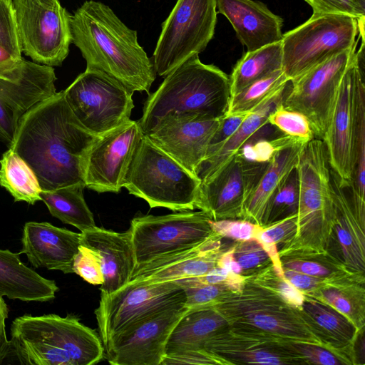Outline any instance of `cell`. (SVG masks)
I'll return each mask as SVG.
<instances>
[{"label": "cell", "mask_w": 365, "mask_h": 365, "mask_svg": "<svg viewBox=\"0 0 365 365\" xmlns=\"http://www.w3.org/2000/svg\"><path fill=\"white\" fill-rule=\"evenodd\" d=\"M96 137L75 117L62 91L21 117L9 147L30 166L42 190H53L85 185L86 158Z\"/></svg>", "instance_id": "obj_1"}, {"label": "cell", "mask_w": 365, "mask_h": 365, "mask_svg": "<svg viewBox=\"0 0 365 365\" xmlns=\"http://www.w3.org/2000/svg\"><path fill=\"white\" fill-rule=\"evenodd\" d=\"M71 40L96 71L129 91L149 93L156 77L153 63L128 28L102 2L86 1L71 15Z\"/></svg>", "instance_id": "obj_2"}, {"label": "cell", "mask_w": 365, "mask_h": 365, "mask_svg": "<svg viewBox=\"0 0 365 365\" xmlns=\"http://www.w3.org/2000/svg\"><path fill=\"white\" fill-rule=\"evenodd\" d=\"M12 355L21 364L92 365L103 358L98 334L72 315H24L11 326Z\"/></svg>", "instance_id": "obj_3"}, {"label": "cell", "mask_w": 365, "mask_h": 365, "mask_svg": "<svg viewBox=\"0 0 365 365\" xmlns=\"http://www.w3.org/2000/svg\"><path fill=\"white\" fill-rule=\"evenodd\" d=\"M230 101V76L195 55L167 75L144 103L138 120L144 134L170 113H193L207 118H223Z\"/></svg>", "instance_id": "obj_4"}, {"label": "cell", "mask_w": 365, "mask_h": 365, "mask_svg": "<svg viewBox=\"0 0 365 365\" xmlns=\"http://www.w3.org/2000/svg\"><path fill=\"white\" fill-rule=\"evenodd\" d=\"M296 170L299 182L297 233L290 242L279 248V256L299 251L330 252L334 208L331 168L322 140L313 138L302 145Z\"/></svg>", "instance_id": "obj_5"}, {"label": "cell", "mask_w": 365, "mask_h": 365, "mask_svg": "<svg viewBox=\"0 0 365 365\" xmlns=\"http://www.w3.org/2000/svg\"><path fill=\"white\" fill-rule=\"evenodd\" d=\"M200 180L144 135L134 154L123 187L151 208L192 210Z\"/></svg>", "instance_id": "obj_6"}, {"label": "cell", "mask_w": 365, "mask_h": 365, "mask_svg": "<svg viewBox=\"0 0 365 365\" xmlns=\"http://www.w3.org/2000/svg\"><path fill=\"white\" fill-rule=\"evenodd\" d=\"M212 307L225 318L229 325L247 326L291 341L324 346L304 320L300 309L246 276L240 291L225 295Z\"/></svg>", "instance_id": "obj_7"}, {"label": "cell", "mask_w": 365, "mask_h": 365, "mask_svg": "<svg viewBox=\"0 0 365 365\" xmlns=\"http://www.w3.org/2000/svg\"><path fill=\"white\" fill-rule=\"evenodd\" d=\"M358 21L343 14L312 15L283 34L282 70L291 80L356 43Z\"/></svg>", "instance_id": "obj_8"}, {"label": "cell", "mask_w": 365, "mask_h": 365, "mask_svg": "<svg viewBox=\"0 0 365 365\" xmlns=\"http://www.w3.org/2000/svg\"><path fill=\"white\" fill-rule=\"evenodd\" d=\"M217 0H178L162 24L153 53L156 74L165 77L207 47L215 34Z\"/></svg>", "instance_id": "obj_9"}, {"label": "cell", "mask_w": 365, "mask_h": 365, "mask_svg": "<svg viewBox=\"0 0 365 365\" xmlns=\"http://www.w3.org/2000/svg\"><path fill=\"white\" fill-rule=\"evenodd\" d=\"M21 52L35 63L61 66L72 43L71 14L59 0H12Z\"/></svg>", "instance_id": "obj_10"}, {"label": "cell", "mask_w": 365, "mask_h": 365, "mask_svg": "<svg viewBox=\"0 0 365 365\" xmlns=\"http://www.w3.org/2000/svg\"><path fill=\"white\" fill-rule=\"evenodd\" d=\"M212 220L202 210L134 217L129 230L135 253V268L156 257L202 243L215 232Z\"/></svg>", "instance_id": "obj_11"}, {"label": "cell", "mask_w": 365, "mask_h": 365, "mask_svg": "<svg viewBox=\"0 0 365 365\" xmlns=\"http://www.w3.org/2000/svg\"><path fill=\"white\" fill-rule=\"evenodd\" d=\"M185 302L184 289L175 281L155 284L129 282L112 294H101L95 314L103 345L135 323Z\"/></svg>", "instance_id": "obj_12"}, {"label": "cell", "mask_w": 365, "mask_h": 365, "mask_svg": "<svg viewBox=\"0 0 365 365\" xmlns=\"http://www.w3.org/2000/svg\"><path fill=\"white\" fill-rule=\"evenodd\" d=\"M63 91L80 123L98 136L130 120L133 93L102 73L87 70Z\"/></svg>", "instance_id": "obj_13"}, {"label": "cell", "mask_w": 365, "mask_h": 365, "mask_svg": "<svg viewBox=\"0 0 365 365\" xmlns=\"http://www.w3.org/2000/svg\"><path fill=\"white\" fill-rule=\"evenodd\" d=\"M356 44L291 79L286 86L282 104L305 115L319 139L325 133L339 86Z\"/></svg>", "instance_id": "obj_14"}, {"label": "cell", "mask_w": 365, "mask_h": 365, "mask_svg": "<svg viewBox=\"0 0 365 365\" xmlns=\"http://www.w3.org/2000/svg\"><path fill=\"white\" fill-rule=\"evenodd\" d=\"M143 135L138 121L130 119L97 136L86 158V187L99 193L119 192Z\"/></svg>", "instance_id": "obj_15"}, {"label": "cell", "mask_w": 365, "mask_h": 365, "mask_svg": "<svg viewBox=\"0 0 365 365\" xmlns=\"http://www.w3.org/2000/svg\"><path fill=\"white\" fill-rule=\"evenodd\" d=\"M188 309L179 304L113 336L103 346L106 359L112 365H161L168 338Z\"/></svg>", "instance_id": "obj_16"}, {"label": "cell", "mask_w": 365, "mask_h": 365, "mask_svg": "<svg viewBox=\"0 0 365 365\" xmlns=\"http://www.w3.org/2000/svg\"><path fill=\"white\" fill-rule=\"evenodd\" d=\"M291 340L240 324H230L208 339L204 348L231 364H306Z\"/></svg>", "instance_id": "obj_17"}, {"label": "cell", "mask_w": 365, "mask_h": 365, "mask_svg": "<svg viewBox=\"0 0 365 365\" xmlns=\"http://www.w3.org/2000/svg\"><path fill=\"white\" fill-rule=\"evenodd\" d=\"M267 164L248 160L237 153L219 173L201 182L195 208L213 220L242 219L245 204Z\"/></svg>", "instance_id": "obj_18"}, {"label": "cell", "mask_w": 365, "mask_h": 365, "mask_svg": "<svg viewBox=\"0 0 365 365\" xmlns=\"http://www.w3.org/2000/svg\"><path fill=\"white\" fill-rule=\"evenodd\" d=\"M51 66L23 59L11 73L0 76V139L9 146L21 117L37 103L56 93Z\"/></svg>", "instance_id": "obj_19"}, {"label": "cell", "mask_w": 365, "mask_h": 365, "mask_svg": "<svg viewBox=\"0 0 365 365\" xmlns=\"http://www.w3.org/2000/svg\"><path fill=\"white\" fill-rule=\"evenodd\" d=\"M222 118H207L188 113H170L144 135L196 175Z\"/></svg>", "instance_id": "obj_20"}, {"label": "cell", "mask_w": 365, "mask_h": 365, "mask_svg": "<svg viewBox=\"0 0 365 365\" xmlns=\"http://www.w3.org/2000/svg\"><path fill=\"white\" fill-rule=\"evenodd\" d=\"M355 53L341 80L322 139L326 147L331 170L346 184H351L354 168L353 99L357 69Z\"/></svg>", "instance_id": "obj_21"}, {"label": "cell", "mask_w": 365, "mask_h": 365, "mask_svg": "<svg viewBox=\"0 0 365 365\" xmlns=\"http://www.w3.org/2000/svg\"><path fill=\"white\" fill-rule=\"evenodd\" d=\"M224 239L214 232L194 247L156 257L134 268L129 282L155 284L202 277L217 266L220 255L229 247Z\"/></svg>", "instance_id": "obj_22"}, {"label": "cell", "mask_w": 365, "mask_h": 365, "mask_svg": "<svg viewBox=\"0 0 365 365\" xmlns=\"http://www.w3.org/2000/svg\"><path fill=\"white\" fill-rule=\"evenodd\" d=\"M334 208V243L351 271L365 272V200L354 195L351 184L344 183L331 170Z\"/></svg>", "instance_id": "obj_23"}, {"label": "cell", "mask_w": 365, "mask_h": 365, "mask_svg": "<svg viewBox=\"0 0 365 365\" xmlns=\"http://www.w3.org/2000/svg\"><path fill=\"white\" fill-rule=\"evenodd\" d=\"M81 234L48 222H28L21 239L24 253L36 268L73 273V265L81 245Z\"/></svg>", "instance_id": "obj_24"}, {"label": "cell", "mask_w": 365, "mask_h": 365, "mask_svg": "<svg viewBox=\"0 0 365 365\" xmlns=\"http://www.w3.org/2000/svg\"><path fill=\"white\" fill-rule=\"evenodd\" d=\"M81 234V245L93 250L99 259L103 276L101 294H112L125 285L135 267L130 230L117 232L96 226Z\"/></svg>", "instance_id": "obj_25"}, {"label": "cell", "mask_w": 365, "mask_h": 365, "mask_svg": "<svg viewBox=\"0 0 365 365\" xmlns=\"http://www.w3.org/2000/svg\"><path fill=\"white\" fill-rule=\"evenodd\" d=\"M217 7L247 51L282 41L283 19L264 4L253 0H217Z\"/></svg>", "instance_id": "obj_26"}, {"label": "cell", "mask_w": 365, "mask_h": 365, "mask_svg": "<svg viewBox=\"0 0 365 365\" xmlns=\"http://www.w3.org/2000/svg\"><path fill=\"white\" fill-rule=\"evenodd\" d=\"M302 315L325 348L349 365L357 364L355 343L360 331L345 316L331 306L305 295Z\"/></svg>", "instance_id": "obj_27"}, {"label": "cell", "mask_w": 365, "mask_h": 365, "mask_svg": "<svg viewBox=\"0 0 365 365\" xmlns=\"http://www.w3.org/2000/svg\"><path fill=\"white\" fill-rule=\"evenodd\" d=\"M303 145L290 146L275 153L245 204L243 220L261 227L265 225L272 200L296 168Z\"/></svg>", "instance_id": "obj_28"}, {"label": "cell", "mask_w": 365, "mask_h": 365, "mask_svg": "<svg viewBox=\"0 0 365 365\" xmlns=\"http://www.w3.org/2000/svg\"><path fill=\"white\" fill-rule=\"evenodd\" d=\"M21 253L0 250V295L24 302H47L58 291L55 281L47 279L26 266Z\"/></svg>", "instance_id": "obj_29"}, {"label": "cell", "mask_w": 365, "mask_h": 365, "mask_svg": "<svg viewBox=\"0 0 365 365\" xmlns=\"http://www.w3.org/2000/svg\"><path fill=\"white\" fill-rule=\"evenodd\" d=\"M284 91L250 113L232 135L207 149L206 157L196 172L201 182L222 170L239 153L249 139L268 123V115L276 105L282 101Z\"/></svg>", "instance_id": "obj_30"}, {"label": "cell", "mask_w": 365, "mask_h": 365, "mask_svg": "<svg viewBox=\"0 0 365 365\" xmlns=\"http://www.w3.org/2000/svg\"><path fill=\"white\" fill-rule=\"evenodd\" d=\"M228 325L225 318L212 307L188 309L173 328L165 355L205 349V342Z\"/></svg>", "instance_id": "obj_31"}, {"label": "cell", "mask_w": 365, "mask_h": 365, "mask_svg": "<svg viewBox=\"0 0 365 365\" xmlns=\"http://www.w3.org/2000/svg\"><path fill=\"white\" fill-rule=\"evenodd\" d=\"M283 269L316 277L328 283L348 281L365 282L364 274L350 270L338 257L329 252L299 251L279 256Z\"/></svg>", "instance_id": "obj_32"}, {"label": "cell", "mask_w": 365, "mask_h": 365, "mask_svg": "<svg viewBox=\"0 0 365 365\" xmlns=\"http://www.w3.org/2000/svg\"><path fill=\"white\" fill-rule=\"evenodd\" d=\"M85 187L83 184H77L53 190H41V200L52 216L82 232L96 227L93 215L83 197Z\"/></svg>", "instance_id": "obj_33"}, {"label": "cell", "mask_w": 365, "mask_h": 365, "mask_svg": "<svg viewBox=\"0 0 365 365\" xmlns=\"http://www.w3.org/2000/svg\"><path fill=\"white\" fill-rule=\"evenodd\" d=\"M279 69H282V41L247 51L230 76V98L252 83Z\"/></svg>", "instance_id": "obj_34"}, {"label": "cell", "mask_w": 365, "mask_h": 365, "mask_svg": "<svg viewBox=\"0 0 365 365\" xmlns=\"http://www.w3.org/2000/svg\"><path fill=\"white\" fill-rule=\"evenodd\" d=\"M309 297L335 309L345 316L358 329L365 327L364 282L348 281L329 283Z\"/></svg>", "instance_id": "obj_35"}, {"label": "cell", "mask_w": 365, "mask_h": 365, "mask_svg": "<svg viewBox=\"0 0 365 365\" xmlns=\"http://www.w3.org/2000/svg\"><path fill=\"white\" fill-rule=\"evenodd\" d=\"M0 185L15 201L34 205L41 200V188L30 166L14 150L9 148L0 160Z\"/></svg>", "instance_id": "obj_36"}, {"label": "cell", "mask_w": 365, "mask_h": 365, "mask_svg": "<svg viewBox=\"0 0 365 365\" xmlns=\"http://www.w3.org/2000/svg\"><path fill=\"white\" fill-rule=\"evenodd\" d=\"M354 168L351 191L364 199L365 195V86L364 71L358 64L354 86Z\"/></svg>", "instance_id": "obj_37"}, {"label": "cell", "mask_w": 365, "mask_h": 365, "mask_svg": "<svg viewBox=\"0 0 365 365\" xmlns=\"http://www.w3.org/2000/svg\"><path fill=\"white\" fill-rule=\"evenodd\" d=\"M289 81L282 69L257 80L230 98L226 115L254 110L283 92Z\"/></svg>", "instance_id": "obj_38"}, {"label": "cell", "mask_w": 365, "mask_h": 365, "mask_svg": "<svg viewBox=\"0 0 365 365\" xmlns=\"http://www.w3.org/2000/svg\"><path fill=\"white\" fill-rule=\"evenodd\" d=\"M297 228V215L294 214L262 227L255 237L268 253L275 272L283 277L278 250L295 237Z\"/></svg>", "instance_id": "obj_39"}, {"label": "cell", "mask_w": 365, "mask_h": 365, "mask_svg": "<svg viewBox=\"0 0 365 365\" xmlns=\"http://www.w3.org/2000/svg\"><path fill=\"white\" fill-rule=\"evenodd\" d=\"M178 282L185 292V305L189 309L212 307L225 295L237 292L228 284L205 283L198 278L185 279Z\"/></svg>", "instance_id": "obj_40"}, {"label": "cell", "mask_w": 365, "mask_h": 365, "mask_svg": "<svg viewBox=\"0 0 365 365\" xmlns=\"http://www.w3.org/2000/svg\"><path fill=\"white\" fill-rule=\"evenodd\" d=\"M268 123L276 127L284 135L307 143L314 138V134L308 119L302 113L287 108L282 101L270 112Z\"/></svg>", "instance_id": "obj_41"}, {"label": "cell", "mask_w": 365, "mask_h": 365, "mask_svg": "<svg viewBox=\"0 0 365 365\" xmlns=\"http://www.w3.org/2000/svg\"><path fill=\"white\" fill-rule=\"evenodd\" d=\"M246 277L254 283L274 292L290 305L301 309L305 295L284 277L279 276L272 264Z\"/></svg>", "instance_id": "obj_42"}, {"label": "cell", "mask_w": 365, "mask_h": 365, "mask_svg": "<svg viewBox=\"0 0 365 365\" xmlns=\"http://www.w3.org/2000/svg\"><path fill=\"white\" fill-rule=\"evenodd\" d=\"M298 202L299 182L295 168L276 193L271 204L264 226L297 214Z\"/></svg>", "instance_id": "obj_43"}, {"label": "cell", "mask_w": 365, "mask_h": 365, "mask_svg": "<svg viewBox=\"0 0 365 365\" xmlns=\"http://www.w3.org/2000/svg\"><path fill=\"white\" fill-rule=\"evenodd\" d=\"M233 255L242 269V275L249 276L272 264L264 248L255 238L233 241Z\"/></svg>", "instance_id": "obj_44"}, {"label": "cell", "mask_w": 365, "mask_h": 365, "mask_svg": "<svg viewBox=\"0 0 365 365\" xmlns=\"http://www.w3.org/2000/svg\"><path fill=\"white\" fill-rule=\"evenodd\" d=\"M304 143L301 140L284 134L273 140H259L252 144L245 143L239 153L248 160L267 163L277 151Z\"/></svg>", "instance_id": "obj_45"}, {"label": "cell", "mask_w": 365, "mask_h": 365, "mask_svg": "<svg viewBox=\"0 0 365 365\" xmlns=\"http://www.w3.org/2000/svg\"><path fill=\"white\" fill-rule=\"evenodd\" d=\"M0 46L22 58L12 0H0Z\"/></svg>", "instance_id": "obj_46"}, {"label": "cell", "mask_w": 365, "mask_h": 365, "mask_svg": "<svg viewBox=\"0 0 365 365\" xmlns=\"http://www.w3.org/2000/svg\"><path fill=\"white\" fill-rule=\"evenodd\" d=\"M73 269V273L93 285H101L103 282L98 257L93 250L82 245L74 257Z\"/></svg>", "instance_id": "obj_47"}, {"label": "cell", "mask_w": 365, "mask_h": 365, "mask_svg": "<svg viewBox=\"0 0 365 365\" xmlns=\"http://www.w3.org/2000/svg\"><path fill=\"white\" fill-rule=\"evenodd\" d=\"M290 344L306 364L349 365L346 360L322 346L294 341H291Z\"/></svg>", "instance_id": "obj_48"}, {"label": "cell", "mask_w": 365, "mask_h": 365, "mask_svg": "<svg viewBox=\"0 0 365 365\" xmlns=\"http://www.w3.org/2000/svg\"><path fill=\"white\" fill-rule=\"evenodd\" d=\"M213 231L233 241L255 238L261 226L243 219H225L211 221Z\"/></svg>", "instance_id": "obj_49"}, {"label": "cell", "mask_w": 365, "mask_h": 365, "mask_svg": "<svg viewBox=\"0 0 365 365\" xmlns=\"http://www.w3.org/2000/svg\"><path fill=\"white\" fill-rule=\"evenodd\" d=\"M312 8V15L343 14L356 19L365 17V0H305Z\"/></svg>", "instance_id": "obj_50"}, {"label": "cell", "mask_w": 365, "mask_h": 365, "mask_svg": "<svg viewBox=\"0 0 365 365\" xmlns=\"http://www.w3.org/2000/svg\"><path fill=\"white\" fill-rule=\"evenodd\" d=\"M171 364L230 365L227 361L205 349L186 350L165 355L161 365Z\"/></svg>", "instance_id": "obj_51"}, {"label": "cell", "mask_w": 365, "mask_h": 365, "mask_svg": "<svg viewBox=\"0 0 365 365\" xmlns=\"http://www.w3.org/2000/svg\"><path fill=\"white\" fill-rule=\"evenodd\" d=\"M283 276L294 287L307 296H309L318 289L329 284L322 279L288 269H283Z\"/></svg>", "instance_id": "obj_52"}, {"label": "cell", "mask_w": 365, "mask_h": 365, "mask_svg": "<svg viewBox=\"0 0 365 365\" xmlns=\"http://www.w3.org/2000/svg\"><path fill=\"white\" fill-rule=\"evenodd\" d=\"M253 111V110H252ZM250 112H240L235 113L230 115H225L221 120L220 125L215 133L210 147L214 146L222 142L228 137L232 135L240 126L244 120L252 113Z\"/></svg>", "instance_id": "obj_53"}, {"label": "cell", "mask_w": 365, "mask_h": 365, "mask_svg": "<svg viewBox=\"0 0 365 365\" xmlns=\"http://www.w3.org/2000/svg\"><path fill=\"white\" fill-rule=\"evenodd\" d=\"M9 309L6 304L0 295V364L12 355L10 340H8L5 329V322L8 318Z\"/></svg>", "instance_id": "obj_54"}, {"label": "cell", "mask_w": 365, "mask_h": 365, "mask_svg": "<svg viewBox=\"0 0 365 365\" xmlns=\"http://www.w3.org/2000/svg\"><path fill=\"white\" fill-rule=\"evenodd\" d=\"M217 266L225 269L232 274H242V269L233 255L232 243L220 255Z\"/></svg>", "instance_id": "obj_55"}, {"label": "cell", "mask_w": 365, "mask_h": 365, "mask_svg": "<svg viewBox=\"0 0 365 365\" xmlns=\"http://www.w3.org/2000/svg\"><path fill=\"white\" fill-rule=\"evenodd\" d=\"M23 59L16 57L0 46V76L11 73L21 64Z\"/></svg>", "instance_id": "obj_56"}]
</instances>
